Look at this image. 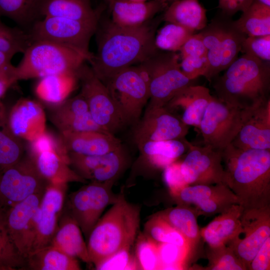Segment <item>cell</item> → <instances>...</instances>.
Listing matches in <instances>:
<instances>
[{
	"label": "cell",
	"instance_id": "59",
	"mask_svg": "<svg viewBox=\"0 0 270 270\" xmlns=\"http://www.w3.org/2000/svg\"><path fill=\"white\" fill-rule=\"evenodd\" d=\"M114 0H104L105 2L108 4L109 6L114 1Z\"/></svg>",
	"mask_w": 270,
	"mask_h": 270
},
{
	"label": "cell",
	"instance_id": "25",
	"mask_svg": "<svg viewBox=\"0 0 270 270\" xmlns=\"http://www.w3.org/2000/svg\"><path fill=\"white\" fill-rule=\"evenodd\" d=\"M168 5L160 0L144 2L114 0L108 7L113 22L122 26L134 27L152 20Z\"/></svg>",
	"mask_w": 270,
	"mask_h": 270
},
{
	"label": "cell",
	"instance_id": "13",
	"mask_svg": "<svg viewBox=\"0 0 270 270\" xmlns=\"http://www.w3.org/2000/svg\"><path fill=\"white\" fill-rule=\"evenodd\" d=\"M114 182H92L69 196L66 212L86 236H88L106 207L118 199L120 195L116 196L112 191Z\"/></svg>",
	"mask_w": 270,
	"mask_h": 270
},
{
	"label": "cell",
	"instance_id": "31",
	"mask_svg": "<svg viewBox=\"0 0 270 270\" xmlns=\"http://www.w3.org/2000/svg\"><path fill=\"white\" fill-rule=\"evenodd\" d=\"M26 260V270H81L76 258L68 255L50 244L32 252L28 256Z\"/></svg>",
	"mask_w": 270,
	"mask_h": 270
},
{
	"label": "cell",
	"instance_id": "32",
	"mask_svg": "<svg viewBox=\"0 0 270 270\" xmlns=\"http://www.w3.org/2000/svg\"><path fill=\"white\" fill-rule=\"evenodd\" d=\"M234 26L246 36L270 34V6L256 0L244 11L240 18L232 22Z\"/></svg>",
	"mask_w": 270,
	"mask_h": 270
},
{
	"label": "cell",
	"instance_id": "24",
	"mask_svg": "<svg viewBox=\"0 0 270 270\" xmlns=\"http://www.w3.org/2000/svg\"><path fill=\"white\" fill-rule=\"evenodd\" d=\"M60 138L68 152L88 156L102 155L122 144L114 134L98 132H60Z\"/></svg>",
	"mask_w": 270,
	"mask_h": 270
},
{
	"label": "cell",
	"instance_id": "9",
	"mask_svg": "<svg viewBox=\"0 0 270 270\" xmlns=\"http://www.w3.org/2000/svg\"><path fill=\"white\" fill-rule=\"evenodd\" d=\"M104 84L126 125L136 124L150 97L147 80L138 65L122 70Z\"/></svg>",
	"mask_w": 270,
	"mask_h": 270
},
{
	"label": "cell",
	"instance_id": "33",
	"mask_svg": "<svg viewBox=\"0 0 270 270\" xmlns=\"http://www.w3.org/2000/svg\"><path fill=\"white\" fill-rule=\"evenodd\" d=\"M41 78L36 88L38 96L46 102L56 105L67 98L78 79L75 74L52 75Z\"/></svg>",
	"mask_w": 270,
	"mask_h": 270
},
{
	"label": "cell",
	"instance_id": "39",
	"mask_svg": "<svg viewBox=\"0 0 270 270\" xmlns=\"http://www.w3.org/2000/svg\"><path fill=\"white\" fill-rule=\"evenodd\" d=\"M26 260L18 252L0 214V270H26Z\"/></svg>",
	"mask_w": 270,
	"mask_h": 270
},
{
	"label": "cell",
	"instance_id": "11",
	"mask_svg": "<svg viewBox=\"0 0 270 270\" xmlns=\"http://www.w3.org/2000/svg\"><path fill=\"white\" fill-rule=\"evenodd\" d=\"M49 182L40 174L32 158L23 157L0 172V208L8 209L30 196L44 192Z\"/></svg>",
	"mask_w": 270,
	"mask_h": 270
},
{
	"label": "cell",
	"instance_id": "2",
	"mask_svg": "<svg viewBox=\"0 0 270 270\" xmlns=\"http://www.w3.org/2000/svg\"><path fill=\"white\" fill-rule=\"evenodd\" d=\"M226 184L244 210L270 207V150H222Z\"/></svg>",
	"mask_w": 270,
	"mask_h": 270
},
{
	"label": "cell",
	"instance_id": "18",
	"mask_svg": "<svg viewBox=\"0 0 270 270\" xmlns=\"http://www.w3.org/2000/svg\"><path fill=\"white\" fill-rule=\"evenodd\" d=\"M44 192L30 196L3 214L8 234L19 253L25 258L31 250L35 216Z\"/></svg>",
	"mask_w": 270,
	"mask_h": 270
},
{
	"label": "cell",
	"instance_id": "56",
	"mask_svg": "<svg viewBox=\"0 0 270 270\" xmlns=\"http://www.w3.org/2000/svg\"><path fill=\"white\" fill-rule=\"evenodd\" d=\"M258 2L266 6H270V0H256Z\"/></svg>",
	"mask_w": 270,
	"mask_h": 270
},
{
	"label": "cell",
	"instance_id": "8",
	"mask_svg": "<svg viewBox=\"0 0 270 270\" xmlns=\"http://www.w3.org/2000/svg\"><path fill=\"white\" fill-rule=\"evenodd\" d=\"M98 24L44 16L34 23L28 32L32 42L46 40L68 47L83 55L90 62L93 56L89 50L90 42Z\"/></svg>",
	"mask_w": 270,
	"mask_h": 270
},
{
	"label": "cell",
	"instance_id": "49",
	"mask_svg": "<svg viewBox=\"0 0 270 270\" xmlns=\"http://www.w3.org/2000/svg\"><path fill=\"white\" fill-rule=\"evenodd\" d=\"M180 58L181 70L190 80H192L200 76H204L208 68L206 56H186Z\"/></svg>",
	"mask_w": 270,
	"mask_h": 270
},
{
	"label": "cell",
	"instance_id": "17",
	"mask_svg": "<svg viewBox=\"0 0 270 270\" xmlns=\"http://www.w3.org/2000/svg\"><path fill=\"white\" fill-rule=\"evenodd\" d=\"M188 126L164 106L148 107L134 132L136 145L146 141L185 138Z\"/></svg>",
	"mask_w": 270,
	"mask_h": 270
},
{
	"label": "cell",
	"instance_id": "26",
	"mask_svg": "<svg viewBox=\"0 0 270 270\" xmlns=\"http://www.w3.org/2000/svg\"><path fill=\"white\" fill-rule=\"evenodd\" d=\"M243 211L240 204H234L201 230L200 235L210 248L227 245L239 234Z\"/></svg>",
	"mask_w": 270,
	"mask_h": 270
},
{
	"label": "cell",
	"instance_id": "10",
	"mask_svg": "<svg viewBox=\"0 0 270 270\" xmlns=\"http://www.w3.org/2000/svg\"><path fill=\"white\" fill-rule=\"evenodd\" d=\"M204 29L200 33L207 50L208 68L203 76L210 80L238 58L247 36L238 30L232 22H214Z\"/></svg>",
	"mask_w": 270,
	"mask_h": 270
},
{
	"label": "cell",
	"instance_id": "54",
	"mask_svg": "<svg viewBox=\"0 0 270 270\" xmlns=\"http://www.w3.org/2000/svg\"><path fill=\"white\" fill-rule=\"evenodd\" d=\"M8 87L6 84L0 80V97L4 94Z\"/></svg>",
	"mask_w": 270,
	"mask_h": 270
},
{
	"label": "cell",
	"instance_id": "5",
	"mask_svg": "<svg viewBox=\"0 0 270 270\" xmlns=\"http://www.w3.org/2000/svg\"><path fill=\"white\" fill-rule=\"evenodd\" d=\"M16 66V80L62 74H75L87 61L77 51L46 40L32 42Z\"/></svg>",
	"mask_w": 270,
	"mask_h": 270
},
{
	"label": "cell",
	"instance_id": "57",
	"mask_svg": "<svg viewBox=\"0 0 270 270\" xmlns=\"http://www.w3.org/2000/svg\"><path fill=\"white\" fill-rule=\"evenodd\" d=\"M126 0L134 2H144L148 0Z\"/></svg>",
	"mask_w": 270,
	"mask_h": 270
},
{
	"label": "cell",
	"instance_id": "45",
	"mask_svg": "<svg viewBox=\"0 0 270 270\" xmlns=\"http://www.w3.org/2000/svg\"><path fill=\"white\" fill-rule=\"evenodd\" d=\"M56 126L60 132H108L95 122L89 111L63 121Z\"/></svg>",
	"mask_w": 270,
	"mask_h": 270
},
{
	"label": "cell",
	"instance_id": "37",
	"mask_svg": "<svg viewBox=\"0 0 270 270\" xmlns=\"http://www.w3.org/2000/svg\"><path fill=\"white\" fill-rule=\"evenodd\" d=\"M145 230L146 234L157 242L172 244L190 250L183 235L159 214L146 222Z\"/></svg>",
	"mask_w": 270,
	"mask_h": 270
},
{
	"label": "cell",
	"instance_id": "50",
	"mask_svg": "<svg viewBox=\"0 0 270 270\" xmlns=\"http://www.w3.org/2000/svg\"><path fill=\"white\" fill-rule=\"evenodd\" d=\"M180 57L190 56L193 57L206 56L207 50L200 33L193 34L183 44L180 50Z\"/></svg>",
	"mask_w": 270,
	"mask_h": 270
},
{
	"label": "cell",
	"instance_id": "28",
	"mask_svg": "<svg viewBox=\"0 0 270 270\" xmlns=\"http://www.w3.org/2000/svg\"><path fill=\"white\" fill-rule=\"evenodd\" d=\"M40 15L96 24L99 21L98 13L92 8L90 0H42Z\"/></svg>",
	"mask_w": 270,
	"mask_h": 270
},
{
	"label": "cell",
	"instance_id": "40",
	"mask_svg": "<svg viewBox=\"0 0 270 270\" xmlns=\"http://www.w3.org/2000/svg\"><path fill=\"white\" fill-rule=\"evenodd\" d=\"M28 32L18 28L6 26L0 19V51L11 57L22 53L32 43Z\"/></svg>",
	"mask_w": 270,
	"mask_h": 270
},
{
	"label": "cell",
	"instance_id": "3",
	"mask_svg": "<svg viewBox=\"0 0 270 270\" xmlns=\"http://www.w3.org/2000/svg\"><path fill=\"white\" fill-rule=\"evenodd\" d=\"M140 223V208L120 195L95 224L87 244L90 263L94 266L118 252L131 248Z\"/></svg>",
	"mask_w": 270,
	"mask_h": 270
},
{
	"label": "cell",
	"instance_id": "34",
	"mask_svg": "<svg viewBox=\"0 0 270 270\" xmlns=\"http://www.w3.org/2000/svg\"><path fill=\"white\" fill-rule=\"evenodd\" d=\"M42 0H0V18L7 17L29 28L40 20Z\"/></svg>",
	"mask_w": 270,
	"mask_h": 270
},
{
	"label": "cell",
	"instance_id": "29",
	"mask_svg": "<svg viewBox=\"0 0 270 270\" xmlns=\"http://www.w3.org/2000/svg\"><path fill=\"white\" fill-rule=\"evenodd\" d=\"M206 11L198 0H174L164 10L162 20L195 32L206 26Z\"/></svg>",
	"mask_w": 270,
	"mask_h": 270
},
{
	"label": "cell",
	"instance_id": "12",
	"mask_svg": "<svg viewBox=\"0 0 270 270\" xmlns=\"http://www.w3.org/2000/svg\"><path fill=\"white\" fill-rule=\"evenodd\" d=\"M81 84L80 94L86 100L88 111L95 122L114 134L126 125L106 85L90 66L83 64L76 72Z\"/></svg>",
	"mask_w": 270,
	"mask_h": 270
},
{
	"label": "cell",
	"instance_id": "48",
	"mask_svg": "<svg viewBox=\"0 0 270 270\" xmlns=\"http://www.w3.org/2000/svg\"><path fill=\"white\" fill-rule=\"evenodd\" d=\"M181 162L176 161L164 170V180L172 196H176L182 188L188 186L185 181L180 170Z\"/></svg>",
	"mask_w": 270,
	"mask_h": 270
},
{
	"label": "cell",
	"instance_id": "44",
	"mask_svg": "<svg viewBox=\"0 0 270 270\" xmlns=\"http://www.w3.org/2000/svg\"><path fill=\"white\" fill-rule=\"evenodd\" d=\"M56 105L51 115L52 121L55 126L88 111L87 102L80 93Z\"/></svg>",
	"mask_w": 270,
	"mask_h": 270
},
{
	"label": "cell",
	"instance_id": "60",
	"mask_svg": "<svg viewBox=\"0 0 270 270\" xmlns=\"http://www.w3.org/2000/svg\"><path fill=\"white\" fill-rule=\"evenodd\" d=\"M3 214V212H2L1 209L0 208V214Z\"/></svg>",
	"mask_w": 270,
	"mask_h": 270
},
{
	"label": "cell",
	"instance_id": "42",
	"mask_svg": "<svg viewBox=\"0 0 270 270\" xmlns=\"http://www.w3.org/2000/svg\"><path fill=\"white\" fill-rule=\"evenodd\" d=\"M160 270H180L190 249L170 243H158Z\"/></svg>",
	"mask_w": 270,
	"mask_h": 270
},
{
	"label": "cell",
	"instance_id": "6",
	"mask_svg": "<svg viewBox=\"0 0 270 270\" xmlns=\"http://www.w3.org/2000/svg\"><path fill=\"white\" fill-rule=\"evenodd\" d=\"M180 58L176 52L158 50L138 64L148 85V107L164 106L180 92L190 85L192 80L181 70Z\"/></svg>",
	"mask_w": 270,
	"mask_h": 270
},
{
	"label": "cell",
	"instance_id": "21",
	"mask_svg": "<svg viewBox=\"0 0 270 270\" xmlns=\"http://www.w3.org/2000/svg\"><path fill=\"white\" fill-rule=\"evenodd\" d=\"M240 150H270V98L255 106L230 144Z\"/></svg>",
	"mask_w": 270,
	"mask_h": 270
},
{
	"label": "cell",
	"instance_id": "41",
	"mask_svg": "<svg viewBox=\"0 0 270 270\" xmlns=\"http://www.w3.org/2000/svg\"><path fill=\"white\" fill-rule=\"evenodd\" d=\"M158 243L146 234L138 236L136 258L139 270H160Z\"/></svg>",
	"mask_w": 270,
	"mask_h": 270
},
{
	"label": "cell",
	"instance_id": "46",
	"mask_svg": "<svg viewBox=\"0 0 270 270\" xmlns=\"http://www.w3.org/2000/svg\"><path fill=\"white\" fill-rule=\"evenodd\" d=\"M131 248L122 249L104 260L95 266L99 270H138L136 257L130 252Z\"/></svg>",
	"mask_w": 270,
	"mask_h": 270
},
{
	"label": "cell",
	"instance_id": "20",
	"mask_svg": "<svg viewBox=\"0 0 270 270\" xmlns=\"http://www.w3.org/2000/svg\"><path fill=\"white\" fill-rule=\"evenodd\" d=\"M42 176L49 182H85L86 180L70 167L68 152L62 140L30 156Z\"/></svg>",
	"mask_w": 270,
	"mask_h": 270
},
{
	"label": "cell",
	"instance_id": "58",
	"mask_svg": "<svg viewBox=\"0 0 270 270\" xmlns=\"http://www.w3.org/2000/svg\"><path fill=\"white\" fill-rule=\"evenodd\" d=\"M160 0L164 2L167 3L168 4L169 3H171L172 2L174 1V0Z\"/></svg>",
	"mask_w": 270,
	"mask_h": 270
},
{
	"label": "cell",
	"instance_id": "36",
	"mask_svg": "<svg viewBox=\"0 0 270 270\" xmlns=\"http://www.w3.org/2000/svg\"><path fill=\"white\" fill-rule=\"evenodd\" d=\"M167 23L156 30L154 39L156 46L158 50L162 51H180L194 32L177 24Z\"/></svg>",
	"mask_w": 270,
	"mask_h": 270
},
{
	"label": "cell",
	"instance_id": "22",
	"mask_svg": "<svg viewBox=\"0 0 270 270\" xmlns=\"http://www.w3.org/2000/svg\"><path fill=\"white\" fill-rule=\"evenodd\" d=\"M46 115L40 104L26 98L17 102L9 115L8 126L21 139L31 142L46 131Z\"/></svg>",
	"mask_w": 270,
	"mask_h": 270
},
{
	"label": "cell",
	"instance_id": "43",
	"mask_svg": "<svg viewBox=\"0 0 270 270\" xmlns=\"http://www.w3.org/2000/svg\"><path fill=\"white\" fill-rule=\"evenodd\" d=\"M208 258L209 270H247L244 264L227 245L210 248Z\"/></svg>",
	"mask_w": 270,
	"mask_h": 270
},
{
	"label": "cell",
	"instance_id": "7",
	"mask_svg": "<svg viewBox=\"0 0 270 270\" xmlns=\"http://www.w3.org/2000/svg\"><path fill=\"white\" fill-rule=\"evenodd\" d=\"M258 104L243 108L213 96L199 126L204 146L224 150L232 143L252 108Z\"/></svg>",
	"mask_w": 270,
	"mask_h": 270
},
{
	"label": "cell",
	"instance_id": "16",
	"mask_svg": "<svg viewBox=\"0 0 270 270\" xmlns=\"http://www.w3.org/2000/svg\"><path fill=\"white\" fill-rule=\"evenodd\" d=\"M67 184L49 182L46 187L35 216L34 238L30 254L50 244L62 212Z\"/></svg>",
	"mask_w": 270,
	"mask_h": 270
},
{
	"label": "cell",
	"instance_id": "51",
	"mask_svg": "<svg viewBox=\"0 0 270 270\" xmlns=\"http://www.w3.org/2000/svg\"><path fill=\"white\" fill-rule=\"evenodd\" d=\"M270 265V236L262 246L250 264L248 269L268 270Z\"/></svg>",
	"mask_w": 270,
	"mask_h": 270
},
{
	"label": "cell",
	"instance_id": "15",
	"mask_svg": "<svg viewBox=\"0 0 270 270\" xmlns=\"http://www.w3.org/2000/svg\"><path fill=\"white\" fill-rule=\"evenodd\" d=\"M240 220V232L227 246L248 269L250 264L270 236V207L244 210Z\"/></svg>",
	"mask_w": 270,
	"mask_h": 270
},
{
	"label": "cell",
	"instance_id": "53",
	"mask_svg": "<svg viewBox=\"0 0 270 270\" xmlns=\"http://www.w3.org/2000/svg\"><path fill=\"white\" fill-rule=\"evenodd\" d=\"M254 0H218V7L224 14L230 16L246 10Z\"/></svg>",
	"mask_w": 270,
	"mask_h": 270
},
{
	"label": "cell",
	"instance_id": "27",
	"mask_svg": "<svg viewBox=\"0 0 270 270\" xmlns=\"http://www.w3.org/2000/svg\"><path fill=\"white\" fill-rule=\"evenodd\" d=\"M77 222L66 212H62L50 244L68 255L90 263L87 244Z\"/></svg>",
	"mask_w": 270,
	"mask_h": 270
},
{
	"label": "cell",
	"instance_id": "55",
	"mask_svg": "<svg viewBox=\"0 0 270 270\" xmlns=\"http://www.w3.org/2000/svg\"><path fill=\"white\" fill-rule=\"evenodd\" d=\"M5 122V117L4 108L0 103V124Z\"/></svg>",
	"mask_w": 270,
	"mask_h": 270
},
{
	"label": "cell",
	"instance_id": "47",
	"mask_svg": "<svg viewBox=\"0 0 270 270\" xmlns=\"http://www.w3.org/2000/svg\"><path fill=\"white\" fill-rule=\"evenodd\" d=\"M241 51L244 54L270 62V34L247 36L242 42Z\"/></svg>",
	"mask_w": 270,
	"mask_h": 270
},
{
	"label": "cell",
	"instance_id": "14",
	"mask_svg": "<svg viewBox=\"0 0 270 270\" xmlns=\"http://www.w3.org/2000/svg\"><path fill=\"white\" fill-rule=\"evenodd\" d=\"M185 142L188 151L181 162L180 170L187 184H226L222 150L208 146H194L186 139Z\"/></svg>",
	"mask_w": 270,
	"mask_h": 270
},
{
	"label": "cell",
	"instance_id": "19",
	"mask_svg": "<svg viewBox=\"0 0 270 270\" xmlns=\"http://www.w3.org/2000/svg\"><path fill=\"white\" fill-rule=\"evenodd\" d=\"M182 204H192L198 212L220 214L238 204L236 196L224 184L190 185L174 197Z\"/></svg>",
	"mask_w": 270,
	"mask_h": 270
},
{
	"label": "cell",
	"instance_id": "23",
	"mask_svg": "<svg viewBox=\"0 0 270 270\" xmlns=\"http://www.w3.org/2000/svg\"><path fill=\"white\" fill-rule=\"evenodd\" d=\"M213 96L210 90L202 86L190 85L176 94L165 106L170 112L182 111L180 120L188 126L199 128L206 110Z\"/></svg>",
	"mask_w": 270,
	"mask_h": 270
},
{
	"label": "cell",
	"instance_id": "4",
	"mask_svg": "<svg viewBox=\"0 0 270 270\" xmlns=\"http://www.w3.org/2000/svg\"><path fill=\"white\" fill-rule=\"evenodd\" d=\"M270 62L244 54L226 69L214 88L218 98L248 108L270 98Z\"/></svg>",
	"mask_w": 270,
	"mask_h": 270
},
{
	"label": "cell",
	"instance_id": "35",
	"mask_svg": "<svg viewBox=\"0 0 270 270\" xmlns=\"http://www.w3.org/2000/svg\"><path fill=\"white\" fill-rule=\"evenodd\" d=\"M158 214L183 235L190 247L198 241L200 231L195 212L178 206Z\"/></svg>",
	"mask_w": 270,
	"mask_h": 270
},
{
	"label": "cell",
	"instance_id": "52",
	"mask_svg": "<svg viewBox=\"0 0 270 270\" xmlns=\"http://www.w3.org/2000/svg\"><path fill=\"white\" fill-rule=\"evenodd\" d=\"M12 58L8 54L0 51V80L9 86L16 82V70L11 63Z\"/></svg>",
	"mask_w": 270,
	"mask_h": 270
},
{
	"label": "cell",
	"instance_id": "61",
	"mask_svg": "<svg viewBox=\"0 0 270 270\" xmlns=\"http://www.w3.org/2000/svg\"><path fill=\"white\" fill-rule=\"evenodd\" d=\"M0 171H1V168H0Z\"/></svg>",
	"mask_w": 270,
	"mask_h": 270
},
{
	"label": "cell",
	"instance_id": "38",
	"mask_svg": "<svg viewBox=\"0 0 270 270\" xmlns=\"http://www.w3.org/2000/svg\"><path fill=\"white\" fill-rule=\"evenodd\" d=\"M4 123L0 124V168L10 166L23 157L24 148L22 139L15 136Z\"/></svg>",
	"mask_w": 270,
	"mask_h": 270
},
{
	"label": "cell",
	"instance_id": "30",
	"mask_svg": "<svg viewBox=\"0 0 270 270\" xmlns=\"http://www.w3.org/2000/svg\"><path fill=\"white\" fill-rule=\"evenodd\" d=\"M142 156L153 167L164 169L188 149L185 138L146 141L136 145Z\"/></svg>",
	"mask_w": 270,
	"mask_h": 270
},
{
	"label": "cell",
	"instance_id": "1",
	"mask_svg": "<svg viewBox=\"0 0 270 270\" xmlns=\"http://www.w3.org/2000/svg\"><path fill=\"white\" fill-rule=\"evenodd\" d=\"M162 16L134 27L122 26L111 20L97 26L96 51L90 62L104 84L122 70L138 64L158 50L154 39Z\"/></svg>",
	"mask_w": 270,
	"mask_h": 270
}]
</instances>
